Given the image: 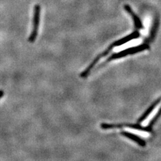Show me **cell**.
<instances>
[{
  "label": "cell",
  "mask_w": 161,
  "mask_h": 161,
  "mask_svg": "<svg viewBox=\"0 0 161 161\" xmlns=\"http://www.w3.org/2000/svg\"><path fill=\"white\" fill-rule=\"evenodd\" d=\"M148 47L147 45L144 44H141V45H138V46H136L134 47H130L128 48H126L125 50H122V51L118 52V53H115L111 55V56L106 60V61L104 62L103 64H105L106 63L112 61L113 60H115V59H118L120 58H123L128 56V55H130V54H133L135 53H137L141 51H143V50L147 49Z\"/></svg>",
  "instance_id": "cell-1"
},
{
  "label": "cell",
  "mask_w": 161,
  "mask_h": 161,
  "mask_svg": "<svg viewBox=\"0 0 161 161\" xmlns=\"http://www.w3.org/2000/svg\"><path fill=\"white\" fill-rule=\"evenodd\" d=\"M40 8L38 5H36L34 7V18H33V28L32 32L28 38V41L30 42H34L38 36V27L40 24Z\"/></svg>",
  "instance_id": "cell-2"
},
{
  "label": "cell",
  "mask_w": 161,
  "mask_h": 161,
  "mask_svg": "<svg viewBox=\"0 0 161 161\" xmlns=\"http://www.w3.org/2000/svg\"><path fill=\"white\" fill-rule=\"evenodd\" d=\"M114 47V45L112 43L108 47V48L105 50V51H103L102 53H100L98 55V56H97L96 57H95V59L93 60V61L90 63V64L89 65V66L86 69H85V70H84V71L80 74V77H81V78H86V77H87L89 74L90 73L91 71H92V70L93 69V68L95 66V64H97V62L100 60V58H102V57H104L105 56H107V55L109 53V52L111 51V50L113 49Z\"/></svg>",
  "instance_id": "cell-3"
},
{
  "label": "cell",
  "mask_w": 161,
  "mask_h": 161,
  "mask_svg": "<svg viewBox=\"0 0 161 161\" xmlns=\"http://www.w3.org/2000/svg\"><path fill=\"white\" fill-rule=\"evenodd\" d=\"M139 36H140L139 32L137 31H135V32H133L132 34L128 35V36L112 42V44L114 45V47H119V46H121V45H123L125 43H127L128 42L131 41V40L137 39L139 37Z\"/></svg>",
  "instance_id": "cell-4"
},
{
  "label": "cell",
  "mask_w": 161,
  "mask_h": 161,
  "mask_svg": "<svg viewBox=\"0 0 161 161\" xmlns=\"http://www.w3.org/2000/svg\"><path fill=\"white\" fill-rule=\"evenodd\" d=\"M120 134L124 136H125V137L130 139V140L134 141L135 142L138 144L140 146H141V147H144V146L146 145V142L142 138H140L138 136L134 134L132 132H126V131H122V132H120Z\"/></svg>",
  "instance_id": "cell-5"
},
{
  "label": "cell",
  "mask_w": 161,
  "mask_h": 161,
  "mask_svg": "<svg viewBox=\"0 0 161 161\" xmlns=\"http://www.w3.org/2000/svg\"><path fill=\"white\" fill-rule=\"evenodd\" d=\"M124 8L126 10V12L130 14V15L131 16H132L133 20H134V24L136 28H140V29H143V25L142 24V22H141L140 19L138 18V16L136 15L134 12L132 10V9L130 8V7L129 6H128V5H125V6H124Z\"/></svg>",
  "instance_id": "cell-6"
},
{
  "label": "cell",
  "mask_w": 161,
  "mask_h": 161,
  "mask_svg": "<svg viewBox=\"0 0 161 161\" xmlns=\"http://www.w3.org/2000/svg\"><path fill=\"white\" fill-rule=\"evenodd\" d=\"M4 95V92L2 89H0V99H2Z\"/></svg>",
  "instance_id": "cell-7"
}]
</instances>
